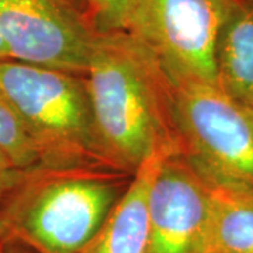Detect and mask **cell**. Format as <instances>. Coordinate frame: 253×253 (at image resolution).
<instances>
[{
	"instance_id": "13",
	"label": "cell",
	"mask_w": 253,
	"mask_h": 253,
	"mask_svg": "<svg viewBox=\"0 0 253 253\" xmlns=\"http://www.w3.org/2000/svg\"><path fill=\"white\" fill-rule=\"evenodd\" d=\"M26 170L20 169L9 155L0 148V204L21 181Z\"/></svg>"
},
{
	"instance_id": "8",
	"label": "cell",
	"mask_w": 253,
	"mask_h": 253,
	"mask_svg": "<svg viewBox=\"0 0 253 253\" xmlns=\"http://www.w3.org/2000/svg\"><path fill=\"white\" fill-rule=\"evenodd\" d=\"M163 156L146 161L134 173L124 194L81 253H149L148 196Z\"/></svg>"
},
{
	"instance_id": "4",
	"label": "cell",
	"mask_w": 253,
	"mask_h": 253,
	"mask_svg": "<svg viewBox=\"0 0 253 253\" xmlns=\"http://www.w3.org/2000/svg\"><path fill=\"white\" fill-rule=\"evenodd\" d=\"M172 86L181 155L212 186L253 190V106L217 84Z\"/></svg>"
},
{
	"instance_id": "10",
	"label": "cell",
	"mask_w": 253,
	"mask_h": 253,
	"mask_svg": "<svg viewBox=\"0 0 253 253\" xmlns=\"http://www.w3.org/2000/svg\"><path fill=\"white\" fill-rule=\"evenodd\" d=\"M217 84L232 99L253 106V0H239L222 28Z\"/></svg>"
},
{
	"instance_id": "14",
	"label": "cell",
	"mask_w": 253,
	"mask_h": 253,
	"mask_svg": "<svg viewBox=\"0 0 253 253\" xmlns=\"http://www.w3.org/2000/svg\"><path fill=\"white\" fill-rule=\"evenodd\" d=\"M0 253H31L10 236L1 219H0Z\"/></svg>"
},
{
	"instance_id": "6",
	"label": "cell",
	"mask_w": 253,
	"mask_h": 253,
	"mask_svg": "<svg viewBox=\"0 0 253 253\" xmlns=\"http://www.w3.org/2000/svg\"><path fill=\"white\" fill-rule=\"evenodd\" d=\"M9 59L84 76L96 28L58 0H0Z\"/></svg>"
},
{
	"instance_id": "5",
	"label": "cell",
	"mask_w": 253,
	"mask_h": 253,
	"mask_svg": "<svg viewBox=\"0 0 253 253\" xmlns=\"http://www.w3.org/2000/svg\"><path fill=\"white\" fill-rule=\"evenodd\" d=\"M238 3L131 0L124 31L148 49L172 84H217L219 37Z\"/></svg>"
},
{
	"instance_id": "3",
	"label": "cell",
	"mask_w": 253,
	"mask_h": 253,
	"mask_svg": "<svg viewBox=\"0 0 253 253\" xmlns=\"http://www.w3.org/2000/svg\"><path fill=\"white\" fill-rule=\"evenodd\" d=\"M0 89L31 138L40 166L110 168L97 139L84 76L4 59Z\"/></svg>"
},
{
	"instance_id": "2",
	"label": "cell",
	"mask_w": 253,
	"mask_h": 253,
	"mask_svg": "<svg viewBox=\"0 0 253 253\" xmlns=\"http://www.w3.org/2000/svg\"><path fill=\"white\" fill-rule=\"evenodd\" d=\"M131 176L107 166H37L0 204V219L31 253H81Z\"/></svg>"
},
{
	"instance_id": "9",
	"label": "cell",
	"mask_w": 253,
	"mask_h": 253,
	"mask_svg": "<svg viewBox=\"0 0 253 253\" xmlns=\"http://www.w3.org/2000/svg\"><path fill=\"white\" fill-rule=\"evenodd\" d=\"M194 253H253V190L210 184L207 215Z\"/></svg>"
},
{
	"instance_id": "15",
	"label": "cell",
	"mask_w": 253,
	"mask_h": 253,
	"mask_svg": "<svg viewBox=\"0 0 253 253\" xmlns=\"http://www.w3.org/2000/svg\"><path fill=\"white\" fill-rule=\"evenodd\" d=\"M59 3H62L63 6L69 7L73 11L82 14L83 17H86L89 21H90V16H89V9L86 6V1L84 0H58ZM91 23V21H90Z\"/></svg>"
},
{
	"instance_id": "12",
	"label": "cell",
	"mask_w": 253,
	"mask_h": 253,
	"mask_svg": "<svg viewBox=\"0 0 253 253\" xmlns=\"http://www.w3.org/2000/svg\"><path fill=\"white\" fill-rule=\"evenodd\" d=\"M93 27L97 33L126 30V14L131 0H84Z\"/></svg>"
},
{
	"instance_id": "1",
	"label": "cell",
	"mask_w": 253,
	"mask_h": 253,
	"mask_svg": "<svg viewBox=\"0 0 253 253\" xmlns=\"http://www.w3.org/2000/svg\"><path fill=\"white\" fill-rule=\"evenodd\" d=\"M84 82L110 168L134 174L155 156L180 152L172 82L129 33H97Z\"/></svg>"
},
{
	"instance_id": "11",
	"label": "cell",
	"mask_w": 253,
	"mask_h": 253,
	"mask_svg": "<svg viewBox=\"0 0 253 253\" xmlns=\"http://www.w3.org/2000/svg\"><path fill=\"white\" fill-rule=\"evenodd\" d=\"M0 148L20 169L28 170L40 166V158L26 128L0 89Z\"/></svg>"
},
{
	"instance_id": "7",
	"label": "cell",
	"mask_w": 253,
	"mask_h": 253,
	"mask_svg": "<svg viewBox=\"0 0 253 253\" xmlns=\"http://www.w3.org/2000/svg\"><path fill=\"white\" fill-rule=\"evenodd\" d=\"M208 197V181L181 152L163 156L148 196L149 253H194Z\"/></svg>"
},
{
	"instance_id": "16",
	"label": "cell",
	"mask_w": 253,
	"mask_h": 253,
	"mask_svg": "<svg viewBox=\"0 0 253 253\" xmlns=\"http://www.w3.org/2000/svg\"><path fill=\"white\" fill-rule=\"evenodd\" d=\"M4 59H9V54H7L3 37H1V33H0V61H4Z\"/></svg>"
}]
</instances>
